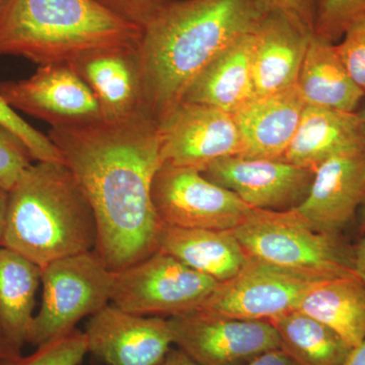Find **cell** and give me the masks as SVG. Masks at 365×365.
Returning a JSON list of instances; mask_svg holds the SVG:
<instances>
[{
    "label": "cell",
    "instance_id": "1",
    "mask_svg": "<svg viewBox=\"0 0 365 365\" xmlns=\"http://www.w3.org/2000/svg\"><path fill=\"white\" fill-rule=\"evenodd\" d=\"M58 148L90 202L98 228L95 252L113 272L158 251L163 225L153 206V178L162 165L157 122L148 114L51 128Z\"/></svg>",
    "mask_w": 365,
    "mask_h": 365
},
{
    "label": "cell",
    "instance_id": "2",
    "mask_svg": "<svg viewBox=\"0 0 365 365\" xmlns=\"http://www.w3.org/2000/svg\"><path fill=\"white\" fill-rule=\"evenodd\" d=\"M267 11L260 0H177L160 11L139 45L148 115L158 124L197 76L253 32Z\"/></svg>",
    "mask_w": 365,
    "mask_h": 365
},
{
    "label": "cell",
    "instance_id": "3",
    "mask_svg": "<svg viewBox=\"0 0 365 365\" xmlns=\"http://www.w3.org/2000/svg\"><path fill=\"white\" fill-rule=\"evenodd\" d=\"M97 241L93 209L66 163H33L9 190L1 247L43 269Z\"/></svg>",
    "mask_w": 365,
    "mask_h": 365
},
{
    "label": "cell",
    "instance_id": "4",
    "mask_svg": "<svg viewBox=\"0 0 365 365\" xmlns=\"http://www.w3.org/2000/svg\"><path fill=\"white\" fill-rule=\"evenodd\" d=\"M143 30L93 0H11L0 18V57L71 63L106 48L140 44Z\"/></svg>",
    "mask_w": 365,
    "mask_h": 365
},
{
    "label": "cell",
    "instance_id": "5",
    "mask_svg": "<svg viewBox=\"0 0 365 365\" xmlns=\"http://www.w3.org/2000/svg\"><path fill=\"white\" fill-rule=\"evenodd\" d=\"M232 232L249 258L329 275L355 273L354 246L342 235L314 230L294 209H253Z\"/></svg>",
    "mask_w": 365,
    "mask_h": 365
},
{
    "label": "cell",
    "instance_id": "6",
    "mask_svg": "<svg viewBox=\"0 0 365 365\" xmlns=\"http://www.w3.org/2000/svg\"><path fill=\"white\" fill-rule=\"evenodd\" d=\"M114 272L95 251L66 257L42 269V302L26 343L41 346L76 330V324L111 302Z\"/></svg>",
    "mask_w": 365,
    "mask_h": 365
},
{
    "label": "cell",
    "instance_id": "7",
    "mask_svg": "<svg viewBox=\"0 0 365 365\" xmlns=\"http://www.w3.org/2000/svg\"><path fill=\"white\" fill-rule=\"evenodd\" d=\"M218 282L158 251L114 272L112 304L143 316L170 317L198 311Z\"/></svg>",
    "mask_w": 365,
    "mask_h": 365
},
{
    "label": "cell",
    "instance_id": "8",
    "mask_svg": "<svg viewBox=\"0 0 365 365\" xmlns=\"http://www.w3.org/2000/svg\"><path fill=\"white\" fill-rule=\"evenodd\" d=\"M333 276L338 275L282 267L248 257L237 275L218 282L200 309L230 318L270 322L297 311L312 287Z\"/></svg>",
    "mask_w": 365,
    "mask_h": 365
},
{
    "label": "cell",
    "instance_id": "9",
    "mask_svg": "<svg viewBox=\"0 0 365 365\" xmlns=\"http://www.w3.org/2000/svg\"><path fill=\"white\" fill-rule=\"evenodd\" d=\"M151 197L165 227L234 230L254 209L234 192L209 181L200 170L169 165L158 170Z\"/></svg>",
    "mask_w": 365,
    "mask_h": 365
},
{
    "label": "cell",
    "instance_id": "10",
    "mask_svg": "<svg viewBox=\"0 0 365 365\" xmlns=\"http://www.w3.org/2000/svg\"><path fill=\"white\" fill-rule=\"evenodd\" d=\"M168 319L173 344L199 365H244L281 348L270 322L230 318L202 309Z\"/></svg>",
    "mask_w": 365,
    "mask_h": 365
},
{
    "label": "cell",
    "instance_id": "11",
    "mask_svg": "<svg viewBox=\"0 0 365 365\" xmlns=\"http://www.w3.org/2000/svg\"><path fill=\"white\" fill-rule=\"evenodd\" d=\"M158 127L162 165L202 172L215 160L242 153L234 115L211 106L182 101Z\"/></svg>",
    "mask_w": 365,
    "mask_h": 365
},
{
    "label": "cell",
    "instance_id": "12",
    "mask_svg": "<svg viewBox=\"0 0 365 365\" xmlns=\"http://www.w3.org/2000/svg\"><path fill=\"white\" fill-rule=\"evenodd\" d=\"M0 93L16 111L43 120L52 128L102 121L95 96L67 63L39 66L30 78L0 83Z\"/></svg>",
    "mask_w": 365,
    "mask_h": 365
},
{
    "label": "cell",
    "instance_id": "13",
    "mask_svg": "<svg viewBox=\"0 0 365 365\" xmlns=\"http://www.w3.org/2000/svg\"><path fill=\"white\" fill-rule=\"evenodd\" d=\"M201 173L252 208L273 211L297 207L309 193L314 175V170L283 160L240 155L215 160Z\"/></svg>",
    "mask_w": 365,
    "mask_h": 365
},
{
    "label": "cell",
    "instance_id": "14",
    "mask_svg": "<svg viewBox=\"0 0 365 365\" xmlns=\"http://www.w3.org/2000/svg\"><path fill=\"white\" fill-rule=\"evenodd\" d=\"M85 335L88 352L108 365H158L173 345L168 318L110 304L91 317Z\"/></svg>",
    "mask_w": 365,
    "mask_h": 365
},
{
    "label": "cell",
    "instance_id": "15",
    "mask_svg": "<svg viewBox=\"0 0 365 365\" xmlns=\"http://www.w3.org/2000/svg\"><path fill=\"white\" fill-rule=\"evenodd\" d=\"M365 201V148L328 158L295 211L322 234L342 235Z\"/></svg>",
    "mask_w": 365,
    "mask_h": 365
},
{
    "label": "cell",
    "instance_id": "16",
    "mask_svg": "<svg viewBox=\"0 0 365 365\" xmlns=\"http://www.w3.org/2000/svg\"><path fill=\"white\" fill-rule=\"evenodd\" d=\"M139 45L95 50L68 63L95 96L104 121L148 114Z\"/></svg>",
    "mask_w": 365,
    "mask_h": 365
},
{
    "label": "cell",
    "instance_id": "17",
    "mask_svg": "<svg viewBox=\"0 0 365 365\" xmlns=\"http://www.w3.org/2000/svg\"><path fill=\"white\" fill-rule=\"evenodd\" d=\"M313 34L287 14L266 11L253 32L252 68L256 96L297 86Z\"/></svg>",
    "mask_w": 365,
    "mask_h": 365
},
{
    "label": "cell",
    "instance_id": "18",
    "mask_svg": "<svg viewBox=\"0 0 365 365\" xmlns=\"http://www.w3.org/2000/svg\"><path fill=\"white\" fill-rule=\"evenodd\" d=\"M306 103L297 86L256 96L235 113L241 133L240 157L282 160L294 137Z\"/></svg>",
    "mask_w": 365,
    "mask_h": 365
},
{
    "label": "cell",
    "instance_id": "19",
    "mask_svg": "<svg viewBox=\"0 0 365 365\" xmlns=\"http://www.w3.org/2000/svg\"><path fill=\"white\" fill-rule=\"evenodd\" d=\"M365 148L361 113L307 106L282 160L316 170L328 158Z\"/></svg>",
    "mask_w": 365,
    "mask_h": 365
},
{
    "label": "cell",
    "instance_id": "20",
    "mask_svg": "<svg viewBox=\"0 0 365 365\" xmlns=\"http://www.w3.org/2000/svg\"><path fill=\"white\" fill-rule=\"evenodd\" d=\"M158 251L217 282L234 277L248 260L232 230L163 225Z\"/></svg>",
    "mask_w": 365,
    "mask_h": 365
},
{
    "label": "cell",
    "instance_id": "21",
    "mask_svg": "<svg viewBox=\"0 0 365 365\" xmlns=\"http://www.w3.org/2000/svg\"><path fill=\"white\" fill-rule=\"evenodd\" d=\"M253 32L242 36L216 57L189 86L182 101L234 115L256 97L252 68Z\"/></svg>",
    "mask_w": 365,
    "mask_h": 365
},
{
    "label": "cell",
    "instance_id": "22",
    "mask_svg": "<svg viewBox=\"0 0 365 365\" xmlns=\"http://www.w3.org/2000/svg\"><path fill=\"white\" fill-rule=\"evenodd\" d=\"M307 106L357 112L365 97L347 71L336 43L312 35L297 83Z\"/></svg>",
    "mask_w": 365,
    "mask_h": 365
},
{
    "label": "cell",
    "instance_id": "23",
    "mask_svg": "<svg viewBox=\"0 0 365 365\" xmlns=\"http://www.w3.org/2000/svg\"><path fill=\"white\" fill-rule=\"evenodd\" d=\"M297 311L325 324L353 348L365 339V282L356 273L319 281Z\"/></svg>",
    "mask_w": 365,
    "mask_h": 365
},
{
    "label": "cell",
    "instance_id": "24",
    "mask_svg": "<svg viewBox=\"0 0 365 365\" xmlns=\"http://www.w3.org/2000/svg\"><path fill=\"white\" fill-rule=\"evenodd\" d=\"M42 269L25 256L0 247V326L23 348L32 326Z\"/></svg>",
    "mask_w": 365,
    "mask_h": 365
},
{
    "label": "cell",
    "instance_id": "25",
    "mask_svg": "<svg viewBox=\"0 0 365 365\" xmlns=\"http://www.w3.org/2000/svg\"><path fill=\"white\" fill-rule=\"evenodd\" d=\"M284 350L299 365H343L353 347L325 324L294 311L270 321Z\"/></svg>",
    "mask_w": 365,
    "mask_h": 365
},
{
    "label": "cell",
    "instance_id": "26",
    "mask_svg": "<svg viewBox=\"0 0 365 365\" xmlns=\"http://www.w3.org/2000/svg\"><path fill=\"white\" fill-rule=\"evenodd\" d=\"M88 352L85 333L76 329L64 337L38 346L28 356L0 360V365H79Z\"/></svg>",
    "mask_w": 365,
    "mask_h": 365
},
{
    "label": "cell",
    "instance_id": "27",
    "mask_svg": "<svg viewBox=\"0 0 365 365\" xmlns=\"http://www.w3.org/2000/svg\"><path fill=\"white\" fill-rule=\"evenodd\" d=\"M365 14V0H318L314 34L337 43L353 21Z\"/></svg>",
    "mask_w": 365,
    "mask_h": 365
},
{
    "label": "cell",
    "instance_id": "28",
    "mask_svg": "<svg viewBox=\"0 0 365 365\" xmlns=\"http://www.w3.org/2000/svg\"><path fill=\"white\" fill-rule=\"evenodd\" d=\"M0 127L23 141L35 162L63 163L61 153L49 136L38 131L13 109L0 93Z\"/></svg>",
    "mask_w": 365,
    "mask_h": 365
},
{
    "label": "cell",
    "instance_id": "29",
    "mask_svg": "<svg viewBox=\"0 0 365 365\" xmlns=\"http://www.w3.org/2000/svg\"><path fill=\"white\" fill-rule=\"evenodd\" d=\"M33 160L23 141L0 127V188L6 191L13 188Z\"/></svg>",
    "mask_w": 365,
    "mask_h": 365
},
{
    "label": "cell",
    "instance_id": "30",
    "mask_svg": "<svg viewBox=\"0 0 365 365\" xmlns=\"http://www.w3.org/2000/svg\"><path fill=\"white\" fill-rule=\"evenodd\" d=\"M336 48L350 76L365 95V14L348 26Z\"/></svg>",
    "mask_w": 365,
    "mask_h": 365
},
{
    "label": "cell",
    "instance_id": "31",
    "mask_svg": "<svg viewBox=\"0 0 365 365\" xmlns=\"http://www.w3.org/2000/svg\"><path fill=\"white\" fill-rule=\"evenodd\" d=\"M118 18L141 30L165 6L177 0H93Z\"/></svg>",
    "mask_w": 365,
    "mask_h": 365
},
{
    "label": "cell",
    "instance_id": "32",
    "mask_svg": "<svg viewBox=\"0 0 365 365\" xmlns=\"http://www.w3.org/2000/svg\"><path fill=\"white\" fill-rule=\"evenodd\" d=\"M268 11H279L313 31L318 0H260Z\"/></svg>",
    "mask_w": 365,
    "mask_h": 365
},
{
    "label": "cell",
    "instance_id": "33",
    "mask_svg": "<svg viewBox=\"0 0 365 365\" xmlns=\"http://www.w3.org/2000/svg\"><path fill=\"white\" fill-rule=\"evenodd\" d=\"M244 365H299L281 348L269 350Z\"/></svg>",
    "mask_w": 365,
    "mask_h": 365
},
{
    "label": "cell",
    "instance_id": "34",
    "mask_svg": "<svg viewBox=\"0 0 365 365\" xmlns=\"http://www.w3.org/2000/svg\"><path fill=\"white\" fill-rule=\"evenodd\" d=\"M21 355V348L16 344L0 326V360L14 359Z\"/></svg>",
    "mask_w": 365,
    "mask_h": 365
},
{
    "label": "cell",
    "instance_id": "35",
    "mask_svg": "<svg viewBox=\"0 0 365 365\" xmlns=\"http://www.w3.org/2000/svg\"><path fill=\"white\" fill-rule=\"evenodd\" d=\"M158 365H199L193 359H190L188 355L185 354L179 348L174 349L170 348L165 359Z\"/></svg>",
    "mask_w": 365,
    "mask_h": 365
},
{
    "label": "cell",
    "instance_id": "36",
    "mask_svg": "<svg viewBox=\"0 0 365 365\" xmlns=\"http://www.w3.org/2000/svg\"><path fill=\"white\" fill-rule=\"evenodd\" d=\"M355 249V273L365 282V235Z\"/></svg>",
    "mask_w": 365,
    "mask_h": 365
},
{
    "label": "cell",
    "instance_id": "37",
    "mask_svg": "<svg viewBox=\"0 0 365 365\" xmlns=\"http://www.w3.org/2000/svg\"><path fill=\"white\" fill-rule=\"evenodd\" d=\"M343 365H365V339L353 348Z\"/></svg>",
    "mask_w": 365,
    "mask_h": 365
},
{
    "label": "cell",
    "instance_id": "38",
    "mask_svg": "<svg viewBox=\"0 0 365 365\" xmlns=\"http://www.w3.org/2000/svg\"><path fill=\"white\" fill-rule=\"evenodd\" d=\"M7 199H9V191L0 188V247H1L2 235H4V225H6Z\"/></svg>",
    "mask_w": 365,
    "mask_h": 365
},
{
    "label": "cell",
    "instance_id": "39",
    "mask_svg": "<svg viewBox=\"0 0 365 365\" xmlns=\"http://www.w3.org/2000/svg\"><path fill=\"white\" fill-rule=\"evenodd\" d=\"M362 116L364 119V129H365V110L361 113ZM359 232L360 235H364L365 234V201L361 209H360L359 215Z\"/></svg>",
    "mask_w": 365,
    "mask_h": 365
},
{
    "label": "cell",
    "instance_id": "40",
    "mask_svg": "<svg viewBox=\"0 0 365 365\" xmlns=\"http://www.w3.org/2000/svg\"><path fill=\"white\" fill-rule=\"evenodd\" d=\"M9 1L11 0H0V18H1L2 14L6 11L7 6H9Z\"/></svg>",
    "mask_w": 365,
    "mask_h": 365
}]
</instances>
